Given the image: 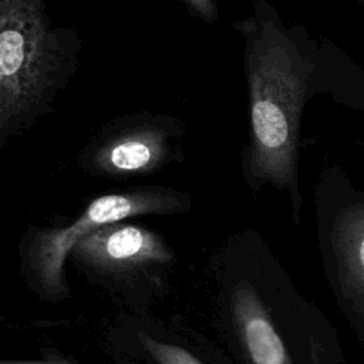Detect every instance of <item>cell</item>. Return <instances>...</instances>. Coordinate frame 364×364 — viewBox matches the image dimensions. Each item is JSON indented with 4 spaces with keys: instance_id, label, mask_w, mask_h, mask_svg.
Masks as SVG:
<instances>
[{
    "instance_id": "1",
    "label": "cell",
    "mask_w": 364,
    "mask_h": 364,
    "mask_svg": "<svg viewBox=\"0 0 364 364\" xmlns=\"http://www.w3.org/2000/svg\"><path fill=\"white\" fill-rule=\"evenodd\" d=\"M243 38L247 139L240 151L246 186L286 192L299 212L300 127L306 102L318 90V47L304 27L283 21L267 0L233 23Z\"/></svg>"
},
{
    "instance_id": "2",
    "label": "cell",
    "mask_w": 364,
    "mask_h": 364,
    "mask_svg": "<svg viewBox=\"0 0 364 364\" xmlns=\"http://www.w3.org/2000/svg\"><path fill=\"white\" fill-rule=\"evenodd\" d=\"M81 53L80 31L54 26L47 0H0V149L54 111Z\"/></svg>"
},
{
    "instance_id": "3",
    "label": "cell",
    "mask_w": 364,
    "mask_h": 364,
    "mask_svg": "<svg viewBox=\"0 0 364 364\" xmlns=\"http://www.w3.org/2000/svg\"><path fill=\"white\" fill-rule=\"evenodd\" d=\"M183 119L148 109L105 122L75 155V166L97 179L127 182L185 162Z\"/></svg>"
},
{
    "instance_id": "4",
    "label": "cell",
    "mask_w": 364,
    "mask_h": 364,
    "mask_svg": "<svg viewBox=\"0 0 364 364\" xmlns=\"http://www.w3.org/2000/svg\"><path fill=\"white\" fill-rule=\"evenodd\" d=\"M192 196L173 186H131L92 199L65 228L40 229L31 235L28 256L44 282L58 284L61 266L74 245L91 230L141 215H172L189 210Z\"/></svg>"
},
{
    "instance_id": "5",
    "label": "cell",
    "mask_w": 364,
    "mask_h": 364,
    "mask_svg": "<svg viewBox=\"0 0 364 364\" xmlns=\"http://www.w3.org/2000/svg\"><path fill=\"white\" fill-rule=\"evenodd\" d=\"M81 260L98 267H132L169 259L162 237L129 223H108L82 236L71 250Z\"/></svg>"
},
{
    "instance_id": "6",
    "label": "cell",
    "mask_w": 364,
    "mask_h": 364,
    "mask_svg": "<svg viewBox=\"0 0 364 364\" xmlns=\"http://www.w3.org/2000/svg\"><path fill=\"white\" fill-rule=\"evenodd\" d=\"M333 242L348 284L364 296V196L340 206L333 223Z\"/></svg>"
},
{
    "instance_id": "7",
    "label": "cell",
    "mask_w": 364,
    "mask_h": 364,
    "mask_svg": "<svg viewBox=\"0 0 364 364\" xmlns=\"http://www.w3.org/2000/svg\"><path fill=\"white\" fill-rule=\"evenodd\" d=\"M245 337L255 364H286V351L273 326L262 316L247 318Z\"/></svg>"
},
{
    "instance_id": "8",
    "label": "cell",
    "mask_w": 364,
    "mask_h": 364,
    "mask_svg": "<svg viewBox=\"0 0 364 364\" xmlns=\"http://www.w3.org/2000/svg\"><path fill=\"white\" fill-rule=\"evenodd\" d=\"M192 18L213 26L219 20V0H178Z\"/></svg>"
},
{
    "instance_id": "9",
    "label": "cell",
    "mask_w": 364,
    "mask_h": 364,
    "mask_svg": "<svg viewBox=\"0 0 364 364\" xmlns=\"http://www.w3.org/2000/svg\"><path fill=\"white\" fill-rule=\"evenodd\" d=\"M148 344L152 354L158 358L161 364H200L196 358H193L189 353L179 347L155 343L151 340Z\"/></svg>"
},
{
    "instance_id": "10",
    "label": "cell",
    "mask_w": 364,
    "mask_h": 364,
    "mask_svg": "<svg viewBox=\"0 0 364 364\" xmlns=\"http://www.w3.org/2000/svg\"><path fill=\"white\" fill-rule=\"evenodd\" d=\"M1 364H38V363H7V361H4Z\"/></svg>"
},
{
    "instance_id": "11",
    "label": "cell",
    "mask_w": 364,
    "mask_h": 364,
    "mask_svg": "<svg viewBox=\"0 0 364 364\" xmlns=\"http://www.w3.org/2000/svg\"><path fill=\"white\" fill-rule=\"evenodd\" d=\"M358 1H361V3H363V4H364V0H358Z\"/></svg>"
}]
</instances>
